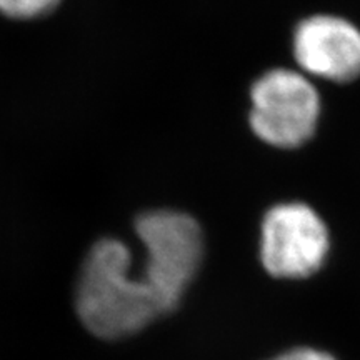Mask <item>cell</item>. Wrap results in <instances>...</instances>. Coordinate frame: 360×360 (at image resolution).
Segmentation results:
<instances>
[{
	"mask_svg": "<svg viewBox=\"0 0 360 360\" xmlns=\"http://www.w3.org/2000/svg\"><path fill=\"white\" fill-rule=\"evenodd\" d=\"M130 265L129 247L117 238H102L85 257L75 307L94 335L120 339L165 315L142 278L130 274Z\"/></svg>",
	"mask_w": 360,
	"mask_h": 360,
	"instance_id": "6da1fadb",
	"label": "cell"
},
{
	"mask_svg": "<svg viewBox=\"0 0 360 360\" xmlns=\"http://www.w3.org/2000/svg\"><path fill=\"white\" fill-rule=\"evenodd\" d=\"M135 231L147 252L142 281L164 314L172 312L200 267L204 255L200 225L187 214L154 210L137 219Z\"/></svg>",
	"mask_w": 360,
	"mask_h": 360,
	"instance_id": "7a4b0ae2",
	"label": "cell"
},
{
	"mask_svg": "<svg viewBox=\"0 0 360 360\" xmlns=\"http://www.w3.org/2000/svg\"><path fill=\"white\" fill-rule=\"evenodd\" d=\"M250 127L276 147H299L317 127L321 98L307 77L294 70L274 69L252 87Z\"/></svg>",
	"mask_w": 360,
	"mask_h": 360,
	"instance_id": "3957f363",
	"label": "cell"
},
{
	"mask_svg": "<svg viewBox=\"0 0 360 360\" xmlns=\"http://www.w3.org/2000/svg\"><path fill=\"white\" fill-rule=\"evenodd\" d=\"M328 252L323 220L305 204L270 209L262 222L260 259L270 276L302 278L321 269Z\"/></svg>",
	"mask_w": 360,
	"mask_h": 360,
	"instance_id": "277c9868",
	"label": "cell"
},
{
	"mask_svg": "<svg viewBox=\"0 0 360 360\" xmlns=\"http://www.w3.org/2000/svg\"><path fill=\"white\" fill-rule=\"evenodd\" d=\"M294 52L305 72L334 82L360 77V30L334 15H314L297 27Z\"/></svg>",
	"mask_w": 360,
	"mask_h": 360,
	"instance_id": "5b68a950",
	"label": "cell"
},
{
	"mask_svg": "<svg viewBox=\"0 0 360 360\" xmlns=\"http://www.w3.org/2000/svg\"><path fill=\"white\" fill-rule=\"evenodd\" d=\"M58 0H0V12L13 19H34L51 12Z\"/></svg>",
	"mask_w": 360,
	"mask_h": 360,
	"instance_id": "8992f818",
	"label": "cell"
},
{
	"mask_svg": "<svg viewBox=\"0 0 360 360\" xmlns=\"http://www.w3.org/2000/svg\"><path fill=\"white\" fill-rule=\"evenodd\" d=\"M270 360H335V359L332 357L330 354L322 352V350L302 347V349H292L289 352H283Z\"/></svg>",
	"mask_w": 360,
	"mask_h": 360,
	"instance_id": "52a82bcc",
	"label": "cell"
}]
</instances>
